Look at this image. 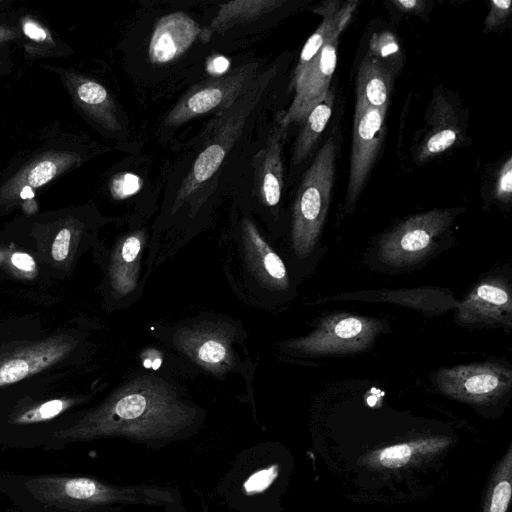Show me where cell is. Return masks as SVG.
Returning <instances> with one entry per match:
<instances>
[{
    "label": "cell",
    "instance_id": "6",
    "mask_svg": "<svg viewBox=\"0 0 512 512\" xmlns=\"http://www.w3.org/2000/svg\"><path fill=\"white\" fill-rule=\"evenodd\" d=\"M237 256L244 291L259 305L290 288L283 259L248 217L240 221Z\"/></svg>",
    "mask_w": 512,
    "mask_h": 512
},
{
    "label": "cell",
    "instance_id": "8",
    "mask_svg": "<svg viewBox=\"0 0 512 512\" xmlns=\"http://www.w3.org/2000/svg\"><path fill=\"white\" fill-rule=\"evenodd\" d=\"M260 64H242L229 73L209 79L190 89L164 120L166 127H177L213 111H225L251 86Z\"/></svg>",
    "mask_w": 512,
    "mask_h": 512
},
{
    "label": "cell",
    "instance_id": "34",
    "mask_svg": "<svg viewBox=\"0 0 512 512\" xmlns=\"http://www.w3.org/2000/svg\"><path fill=\"white\" fill-rule=\"evenodd\" d=\"M23 31L27 37L35 41H44L47 39L46 31L35 22L27 21L23 24Z\"/></svg>",
    "mask_w": 512,
    "mask_h": 512
},
{
    "label": "cell",
    "instance_id": "18",
    "mask_svg": "<svg viewBox=\"0 0 512 512\" xmlns=\"http://www.w3.org/2000/svg\"><path fill=\"white\" fill-rule=\"evenodd\" d=\"M450 443L451 439L444 436L410 440L374 450L364 457L363 462L374 468L398 469L435 455L447 448Z\"/></svg>",
    "mask_w": 512,
    "mask_h": 512
},
{
    "label": "cell",
    "instance_id": "20",
    "mask_svg": "<svg viewBox=\"0 0 512 512\" xmlns=\"http://www.w3.org/2000/svg\"><path fill=\"white\" fill-rule=\"evenodd\" d=\"M282 0H235L220 5L209 26L201 31V38L209 40L214 34H222L238 24L254 21L279 8Z\"/></svg>",
    "mask_w": 512,
    "mask_h": 512
},
{
    "label": "cell",
    "instance_id": "27",
    "mask_svg": "<svg viewBox=\"0 0 512 512\" xmlns=\"http://www.w3.org/2000/svg\"><path fill=\"white\" fill-rule=\"evenodd\" d=\"M369 54L382 62L392 63L399 60L400 49L395 36L390 32L374 34L370 40Z\"/></svg>",
    "mask_w": 512,
    "mask_h": 512
},
{
    "label": "cell",
    "instance_id": "5",
    "mask_svg": "<svg viewBox=\"0 0 512 512\" xmlns=\"http://www.w3.org/2000/svg\"><path fill=\"white\" fill-rule=\"evenodd\" d=\"M384 327L378 318L337 312L322 318L306 336L283 342L280 349L301 357L360 353L373 345Z\"/></svg>",
    "mask_w": 512,
    "mask_h": 512
},
{
    "label": "cell",
    "instance_id": "26",
    "mask_svg": "<svg viewBox=\"0 0 512 512\" xmlns=\"http://www.w3.org/2000/svg\"><path fill=\"white\" fill-rule=\"evenodd\" d=\"M73 401L54 399L19 414L13 420L16 424H31L50 420L68 409Z\"/></svg>",
    "mask_w": 512,
    "mask_h": 512
},
{
    "label": "cell",
    "instance_id": "17",
    "mask_svg": "<svg viewBox=\"0 0 512 512\" xmlns=\"http://www.w3.org/2000/svg\"><path fill=\"white\" fill-rule=\"evenodd\" d=\"M71 349L64 341L45 342L0 362V387L18 382L58 361Z\"/></svg>",
    "mask_w": 512,
    "mask_h": 512
},
{
    "label": "cell",
    "instance_id": "1",
    "mask_svg": "<svg viewBox=\"0 0 512 512\" xmlns=\"http://www.w3.org/2000/svg\"><path fill=\"white\" fill-rule=\"evenodd\" d=\"M175 384L156 373L136 374L122 383L100 410L70 428L57 431L54 438L63 443L80 441L119 422L165 418L182 407L180 389Z\"/></svg>",
    "mask_w": 512,
    "mask_h": 512
},
{
    "label": "cell",
    "instance_id": "4",
    "mask_svg": "<svg viewBox=\"0 0 512 512\" xmlns=\"http://www.w3.org/2000/svg\"><path fill=\"white\" fill-rule=\"evenodd\" d=\"M272 71L258 75L245 93L224 112L220 126L196 157L190 172L182 182L175 198L172 213L200 187L211 179L222 165L226 155L240 136L248 117L263 96L272 77Z\"/></svg>",
    "mask_w": 512,
    "mask_h": 512
},
{
    "label": "cell",
    "instance_id": "21",
    "mask_svg": "<svg viewBox=\"0 0 512 512\" xmlns=\"http://www.w3.org/2000/svg\"><path fill=\"white\" fill-rule=\"evenodd\" d=\"M356 5V1H349L342 8H338L336 11L323 16L322 23L308 38L302 48L298 64L295 68L294 78L302 73L325 43L333 37L339 36L345 29L352 18Z\"/></svg>",
    "mask_w": 512,
    "mask_h": 512
},
{
    "label": "cell",
    "instance_id": "36",
    "mask_svg": "<svg viewBox=\"0 0 512 512\" xmlns=\"http://www.w3.org/2000/svg\"><path fill=\"white\" fill-rule=\"evenodd\" d=\"M393 4L399 10L408 13H418L425 7V2L421 0H395Z\"/></svg>",
    "mask_w": 512,
    "mask_h": 512
},
{
    "label": "cell",
    "instance_id": "2",
    "mask_svg": "<svg viewBox=\"0 0 512 512\" xmlns=\"http://www.w3.org/2000/svg\"><path fill=\"white\" fill-rule=\"evenodd\" d=\"M171 349L204 371L217 376L244 372V362L236 351L243 331L235 321L219 316L198 317L160 332Z\"/></svg>",
    "mask_w": 512,
    "mask_h": 512
},
{
    "label": "cell",
    "instance_id": "35",
    "mask_svg": "<svg viewBox=\"0 0 512 512\" xmlns=\"http://www.w3.org/2000/svg\"><path fill=\"white\" fill-rule=\"evenodd\" d=\"M11 261L15 267L23 271H32L35 268L34 259L26 253H14Z\"/></svg>",
    "mask_w": 512,
    "mask_h": 512
},
{
    "label": "cell",
    "instance_id": "16",
    "mask_svg": "<svg viewBox=\"0 0 512 512\" xmlns=\"http://www.w3.org/2000/svg\"><path fill=\"white\" fill-rule=\"evenodd\" d=\"M288 126L277 116L265 146L254 157L255 186L260 202L269 208L277 207L283 189L282 147Z\"/></svg>",
    "mask_w": 512,
    "mask_h": 512
},
{
    "label": "cell",
    "instance_id": "31",
    "mask_svg": "<svg viewBox=\"0 0 512 512\" xmlns=\"http://www.w3.org/2000/svg\"><path fill=\"white\" fill-rule=\"evenodd\" d=\"M56 172V164L50 160H44L30 171L27 182L31 187H40L49 182L55 176Z\"/></svg>",
    "mask_w": 512,
    "mask_h": 512
},
{
    "label": "cell",
    "instance_id": "29",
    "mask_svg": "<svg viewBox=\"0 0 512 512\" xmlns=\"http://www.w3.org/2000/svg\"><path fill=\"white\" fill-rule=\"evenodd\" d=\"M141 187V180L138 176L130 173L119 175L112 183V193L115 198L123 199L138 192Z\"/></svg>",
    "mask_w": 512,
    "mask_h": 512
},
{
    "label": "cell",
    "instance_id": "24",
    "mask_svg": "<svg viewBox=\"0 0 512 512\" xmlns=\"http://www.w3.org/2000/svg\"><path fill=\"white\" fill-rule=\"evenodd\" d=\"M79 99L89 107L96 110L104 124L112 130L121 128L114 112V105L107 90L101 84L87 80L78 86Z\"/></svg>",
    "mask_w": 512,
    "mask_h": 512
},
{
    "label": "cell",
    "instance_id": "3",
    "mask_svg": "<svg viewBox=\"0 0 512 512\" xmlns=\"http://www.w3.org/2000/svg\"><path fill=\"white\" fill-rule=\"evenodd\" d=\"M336 143L321 147L305 173L295 197L291 226V248L303 260L314 250L328 212L335 173Z\"/></svg>",
    "mask_w": 512,
    "mask_h": 512
},
{
    "label": "cell",
    "instance_id": "14",
    "mask_svg": "<svg viewBox=\"0 0 512 512\" xmlns=\"http://www.w3.org/2000/svg\"><path fill=\"white\" fill-rule=\"evenodd\" d=\"M332 300H358L367 302H385L421 311L426 316H437L457 306L451 291L438 287H420L413 289H380L341 293L327 298Z\"/></svg>",
    "mask_w": 512,
    "mask_h": 512
},
{
    "label": "cell",
    "instance_id": "28",
    "mask_svg": "<svg viewBox=\"0 0 512 512\" xmlns=\"http://www.w3.org/2000/svg\"><path fill=\"white\" fill-rule=\"evenodd\" d=\"M511 0H493L490 2V10L485 19V31L491 30L503 24L511 14Z\"/></svg>",
    "mask_w": 512,
    "mask_h": 512
},
{
    "label": "cell",
    "instance_id": "32",
    "mask_svg": "<svg viewBox=\"0 0 512 512\" xmlns=\"http://www.w3.org/2000/svg\"><path fill=\"white\" fill-rule=\"evenodd\" d=\"M277 476V470L275 466L268 469H263L254 473L245 482L244 487L249 493H257L265 490Z\"/></svg>",
    "mask_w": 512,
    "mask_h": 512
},
{
    "label": "cell",
    "instance_id": "33",
    "mask_svg": "<svg viewBox=\"0 0 512 512\" xmlns=\"http://www.w3.org/2000/svg\"><path fill=\"white\" fill-rule=\"evenodd\" d=\"M71 240V232L67 228H63L56 235L52 245V256L56 261L65 260L69 253Z\"/></svg>",
    "mask_w": 512,
    "mask_h": 512
},
{
    "label": "cell",
    "instance_id": "30",
    "mask_svg": "<svg viewBox=\"0 0 512 512\" xmlns=\"http://www.w3.org/2000/svg\"><path fill=\"white\" fill-rule=\"evenodd\" d=\"M512 194V158L501 167L495 186V196L502 202H509Z\"/></svg>",
    "mask_w": 512,
    "mask_h": 512
},
{
    "label": "cell",
    "instance_id": "13",
    "mask_svg": "<svg viewBox=\"0 0 512 512\" xmlns=\"http://www.w3.org/2000/svg\"><path fill=\"white\" fill-rule=\"evenodd\" d=\"M148 236L138 228L124 235L116 245L109 265V284L119 301L128 306L141 295L143 255L147 253Z\"/></svg>",
    "mask_w": 512,
    "mask_h": 512
},
{
    "label": "cell",
    "instance_id": "7",
    "mask_svg": "<svg viewBox=\"0 0 512 512\" xmlns=\"http://www.w3.org/2000/svg\"><path fill=\"white\" fill-rule=\"evenodd\" d=\"M454 213L434 209L409 217L385 234L378 248L380 260L395 268L412 266L434 250L437 239L449 228Z\"/></svg>",
    "mask_w": 512,
    "mask_h": 512
},
{
    "label": "cell",
    "instance_id": "19",
    "mask_svg": "<svg viewBox=\"0 0 512 512\" xmlns=\"http://www.w3.org/2000/svg\"><path fill=\"white\" fill-rule=\"evenodd\" d=\"M391 89L390 68L368 53L358 70L356 103L372 108H387Z\"/></svg>",
    "mask_w": 512,
    "mask_h": 512
},
{
    "label": "cell",
    "instance_id": "22",
    "mask_svg": "<svg viewBox=\"0 0 512 512\" xmlns=\"http://www.w3.org/2000/svg\"><path fill=\"white\" fill-rule=\"evenodd\" d=\"M334 103V94L329 91L325 99L317 104L303 122V127L294 145L292 163H301L310 153L328 123Z\"/></svg>",
    "mask_w": 512,
    "mask_h": 512
},
{
    "label": "cell",
    "instance_id": "12",
    "mask_svg": "<svg viewBox=\"0 0 512 512\" xmlns=\"http://www.w3.org/2000/svg\"><path fill=\"white\" fill-rule=\"evenodd\" d=\"M386 110L356 103L347 190L351 206L362 190L381 145Z\"/></svg>",
    "mask_w": 512,
    "mask_h": 512
},
{
    "label": "cell",
    "instance_id": "25",
    "mask_svg": "<svg viewBox=\"0 0 512 512\" xmlns=\"http://www.w3.org/2000/svg\"><path fill=\"white\" fill-rule=\"evenodd\" d=\"M458 138V130L455 125L437 126L420 146L418 160L426 161L445 150L449 149Z\"/></svg>",
    "mask_w": 512,
    "mask_h": 512
},
{
    "label": "cell",
    "instance_id": "15",
    "mask_svg": "<svg viewBox=\"0 0 512 512\" xmlns=\"http://www.w3.org/2000/svg\"><path fill=\"white\" fill-rule=\"evenodd\" d=\"M198 24L184 12L161 17L151 35L148 56L153 64H166L184 54L200 35Z\"/></svg>",
    "mask_w": 512,
    "mask_h": 512
},
{
    "label": "cell",
    "instance_id": "11",
    "mask_svg": "<svg viewBox=\"0 0 512 512\" xmlns=\"http://www.w3.org/2000/svg\"><path fill=\"white\" fill-rule=\"evenodd\" d=\"M338 37L325 43L302 73L294 78L293 101L287 111L277 115L284 125L303 123L310 111L329 93L337 63Z\"/></svg>",
    "mask_w": 512,
    "mask_h": 512
},
{
    "label": "cell",
    "instance_id": "10",
    "mask_svg": "<svg viewBox=\"0 0 512 512\" xmlns=\"http://www.w3.org/2000/svg\"><path fill=\"white\" fill-rule=\"evenodd\" d=\"M453 316L459 325L510 328L512 298L509 282L503 277L483 279L458 300Z\"/></svg>",
    "mask_w": 512,
    "mask_h": 512
},
{
    "label": "cell",
    "instance_id": "23",
    "mask_svg": "<svg viewBox=\"0 0 512 512\" xmlns=\"http://www.w3.org/2000/svg\"><path fill=\"white\" fill-rule=\"evenodd\" d=\"M511 481L512 448L510 445L491 475L482 512H507L511 499Z\"/></svg>",
    "mask_w": 512,
    "mask_h": 512
},
{
    "label": "cell",
    "instance_id": "9",
    "mask_svg": "<svg viewBox=\"0 0 512 512\" xmlns=\"http://www.w3.org/2000/svg\"><path fill=\"white\" fill-rule=\"evenodd\" d=\"M435 382L447 397L471 405H486L510 390L512 372L499 363H471L438 370Z\"/></svg>",
    "mask_w": 512,
    "mask_h": 512
}]
</instances>
